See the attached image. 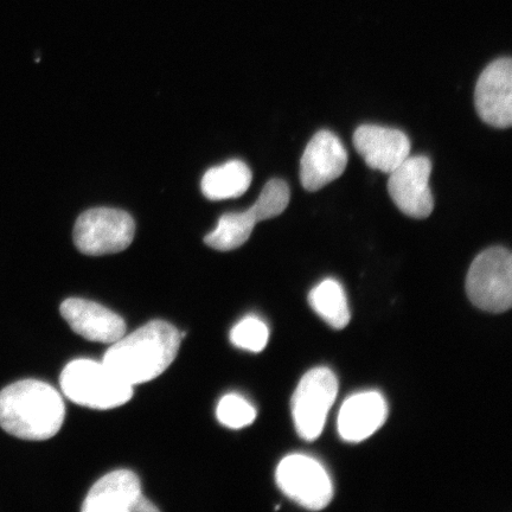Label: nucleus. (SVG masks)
<instances>
[{"instance_id":"obj_6","label":"nucleus","mask_w":512,"mask_h":512,"mask_svg":"<svg viewBox=\"0 0 512 512\" xmlns=\"http://www.w3.org/2000/svg\"><path fill=\"white\" fill-rule=\"evenodd\" d=\"M134 233L136 223L126 211L94 208L85 211L76 221L74 243L82 254H114L130 247Z\"/></svg>"},{"instance_id":"obj_17","label":"nucleus","mask_w":512,"mask_h":512,"mask_svg":"<svg viewBox=\"0 0 512 512\" xmlns=\"http://www.w3.org/2000/svg\"><path fill=\"white\" fill-rule=\"evenodd\" d=\"M309 303L331 328L342 330L350 322L347 294L335 279H325L309 294Z\"/></svg>"},{"instance_id":"obj_2","label":"nucleus","mask_w":512,"mask_h":512,"mask_svg":"<svg viewBox=\"0 0 512 512\" xmlns=\"http://www.w3.org/2000/svg\"><path fill=\"white\" fill-rule=\"evenodd\" d=\"M66 416L62 396L50 384L23 380L0 392V427L14 437L43 441L60 432Z\"/></svg>"},{"instance_id":"obj_15","label":"nucleus","mask_w":512,"mask_h":512,"mask_svg":"<svg viewBox=\"0 0 512 512\" xmlns=\"http://www.w3.org/2000/svg\"><path fill=\"white\" fill-rule=\"evenodd\" d=\"M388 405L377 392H364L344 401L338 414V433L348 443H361L386 422Z\"/></svg>"},{"instance_id":"obj_11","label":"nucleus","mask_w":512,"mask_h":512,"mask_svg":"<svg viewBox=\"0 0 512 512\" xmlns=\"http://www.w3.org/2000/svg\"><path fill=\"white\" fill-rule=\"evenodd\" d=\"M476 110L484 123L496 128L512 124V63L509 57L489 64L480 74L475 92Z\"/></svg>"},{"instance_id":"obj_9","label":"nucleus","mask_w":512,"mask_h":512,"mask_svg":"<svg viewBox=\"0 0 512 512\" xmlns=\"http://www.w3.org/2000/svg\"><path fill=\"white\" fill-rule=\"evenodd\" d=\"M431 172L432 162L425 156L408 157L390 172L388 192L403 214L414 219H426L432 214Z\"/></svg>"},{"instance_id":"obj_1","label":"nucleus","mask_w":512,"mask_h":512,"mask_svg":"<svg viewBox=\"0 0 512 512\" xmlns=\"http://www.w3.org/2000/svg\"><path fill=\"white\" fill-rule=\"evenodd\" d=\"M181 341L174 325L153 320L113 343L102 362L133 387L162 375L175 361Z\"/></svg>"},{"instance_id":"obj_8","label":"nucleus","mask_w":512,"mask_h":512,"mask_svg":"<svg viewBox=\"0 0 512 512\" xmlns=\"http://www.w3.org/2000/svg\"><path fill=\"white\" fill-rule=\"evenodd\" d=\"M275 479L288 498L307 510H323L334 497L328 471L318 460L304 454H291L281 460Z\"/></svg>"},{"instance_id":"obj_10","label":"nucleus","mask_w":512,"mask_h":512,"mask_svg":"<svg viewBox=\"0 0 512 512\" xmlns=\"http://www.w3.org/2000/svg\"><path fill=\"white\" fill-rule=\"evenodd\" d=\"M83 512L158 511L144 497L136 473L118 470L108 473L93 485L82 505Z\"/></svg>"},{"instance_id":"obj_5","label":"nucleus","mask_w":512,"mask_h":512,"mask_svg":"<svg viewBox=\"0 0 512 512\" xmlns=\"http://www.w3.org/2000/svg\"><path fill=\"white\" fill-rule=\"evenodd\" d=\"M466 291L473 305L488 312L508 311L512 303V258L507 248L492 247L472 262Z\"/></svg>"},{"instance_id":"obj_7","label":"nucleus","mask_w":512,"mask_h":512,"mask_svg":"<svg viewBox=\"0 0 512 512\" xmlns=\"http://www.w3.org/2000/svg\"><path fill=\"white\" fill-rule=\"evenodd\" d=\"M337 394V377L330 369H312L303 376L292 399L293 422L300 438L318 439Z\"/></svg>"},{"instance_id":"obj_4","label":"nucleus","mask_w":512,"mask_h":512,"mask_svg":"<svg viewBox=\"0 0 512 512\" xmlns=\"http://www.w3.org/2000/svg\"><path fill=\"white\" fill-rule=\"evenodd\" d=\"M291 192L286 182L272 179L262 189L254 206L243 213L224 214L204 242L220 252L234 251L251 238L256 223L283 214L290 203Z\"/></svg>"},{"instance_id":"obj_19","label":"nucleus","mask_w":512,"mask_h":512,"mask_svg":"<svg viewBox=\"0 0 512 512\" xmlns=\"http://www.w3.org/2000/svg\"><path fill=\"white\" fill-rule=\"evenodd\" d=\"M270 330L265 322L258 317L243 318L230 331V341L243 350L260 352L266 348Z\"/></svg>"},{"instance_id":"obj_13","label":"nucleus","mask_w":512,"mask_h":512,"mask_svg":"<svg viewBox=\"0 0 512 512\" xmlns=\"http://www.w3.org/2000/svg\"><path fill=\"white\" fill-rule=\"evenodd\" d=\"M354 146L369 168L390 174L411 153V142L396 128L363 125L354 133Z\"/></svg>"},{"instance_id":"obj_12","label":"nucleus","mask_w":512,"mask_h":512,"mask_svg":"<svg viewBox=\"0 0 512 512\" xmlns=\"http://www.w3.org/2000/svg\"><path fill=\"white\" fill-rule=\"evenodd\" d=\"M348 152L330 131H319L307 144L300 160V182L307 191H318L344 174Z\"/></svg>"},{"instance_id":"obj_3","label":"nucleus","mask_w":512,"mask_h":512,"mask_svg":"<svg viewBox=\"0 0 512 512\" xmlns=\"http://www.w3.org/2000/svg\"><path fill=\"white\" fill-rule=\"evenodd\" d=\"M60 384L70 401L92 409L117 408L132 399L133 387L120 380L104 362L74 360L63 369Z\"/></svg>"},{"instance_id":"obj_16","label":"nucleus","mask_w":512,"mask_h":512,"mask_svg":"<svg viewBox=\"0 0 512 512\" xmlns=\"http://www.w3.org/2000/svg\"><path fill=\"white\" fill-rule=\"evenodd\" d=\"M252 178V171L246 163L230 160L209 169L202 178L201 188L210 201L230 200L245 194L251 187Z\"/></svg>"},{"instance_id":"obj_18","label":"nucleus","mask_w":512,"mask_h":512,"mask_svg":"<svg viewBox=\"0 0 512 512\" xmlns=\"http://www.w3.org/2000/svg\"><path fill=\"white\" fill-rule=\"evenodd\" d=\"M216 415L222 425L240 430L253 424L256 419V409L241 395L228 394L219 402Z\"/></svg>"},{"instance_id":"obj_14","label":"nucleus","mask_w":512,"mask_h":512,"mask_svg":"<svg viewBox=\"0 0 512 512\" xmlns=\"http://www.w3.org/2000/svg\"><path fill=\"white\" fill-rule=\"evenodd\" d=\"M60 311L75 334L88 341L113 344L125 335V320L107 307L91 300L81 298L64 300Z\"/></svg>"}]
</instances>
